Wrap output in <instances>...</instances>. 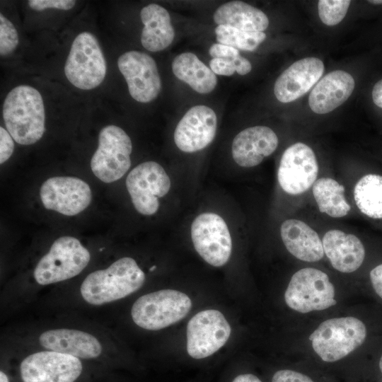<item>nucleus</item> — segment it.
Here are the masks:
<instances>
[{"instance_id":"1","label":"nucleus","mask_w":382,"mask_h":382,"mask_svg":"<svg viewBox=\"0 0 382 382\" xmlns=\"http://www.w3.org/2000/svg\"><path fill=\"white\" fill-rule=\"evenodd\" d=\"M145 274L132 257H125L108 267L90 273L83 281L80 291L92 305H103L123 299L139 289Z\"/></svg>"},{"instance_id":"2","label":"nucleus","mask_w":382,"mask_h":382,"mask_svg":"<svg viewBox=\"0 0 382 382\" xmlns=\"http://www.w3.org/2000/svg\"><path fill=\"white\" fill-rule=\"evenodd\" d=\"M7 131L16 142L30 145L38 141L45 130L43 100L35 88L21 85L7 94L3 105Z\"/></svg>"},{"instance_id":"3","label":"nucleus","mask_w":382,"mask_h":382,"mask_svg":"<svg viewBox=\"0 0 382 382\" xmlns=\"http://www.w3.org/2000/svg\"><path fill=\"white\" fill-rule=\"evenodd\" d=\"M191 308V299L186 294L161 289L140 296L132 305L131 316L139 327L158 330L182 320Z\"/></svg>"},{"instance_id":"4","label":"nucleus","mask_w":382,"mask_h":382,"mask_svg":"<svg viewBox=\"0 0 382 382\" xmlns=\"http://www.w3.org/2000/svg\"><path fill=\"white\" fill-rule=\"evenodd\" d=\"M90 259L89 251L79 240L69 236L59 237L37 262L34 278L40 285L71 279L86 268Z\"/></svg>"},{"instance_id":"5","label":"nucleus","mask_w":382,"mask_h":382,"mask_svg":"<svg viewBox=\"0 0 382 382\" xmlns=\"http://www.w3.org/2000/svg\"><path fill=\"white\" fill-rule=\"evenodd\" d=\"M366 336L362 321L354 317L335 318L323 322L309 336L322 360L335 361L361 346Z\"/></svg>"},{"instance_id":"6","label":"nucleus","mask_w":382,"mask_h":382,"mask_svg":"<svg viewBox=\"0 0 382 382\" xmlns=\"http://www.w3.org/2000/svg\"><path fill=\"white\" fill-rule=\"evenodd\" d=\"M106 70L105 59L96 36L89 32L79 33L64 64L69 81L79 89L91 90L103 82Z\"/></svg>"},{"instance_id":"7","label":"nucleus","mask_w":382,"mask_h":382,"mask_svg":"<svg viewBox=\"0 0 382 382\" xmlns=\"http://www.w3.org/2000/svg\"><path fill=\"white\" fill-rule=\"evenodd\" d=\"M130 137L115 125L104 127L98 135V149L91 160L94 175L105 183L120 179L131 166Z\"/></svg>"},{"instance_id":"8","label":"nucleus","mask_w":382,"mask_h":382,"mask_svg":"<svg viewBox=\"0 0 382 382\" xmlns=\"http://www.w3.org/2000/svg\"><path fill=\"white\" fill-rule=\"evenodd\" d=\"M287 306L291 309L306 313L321 311L335 306V288L325 272L306 267L297 271L291 277L284 294Z\"/></svg>"},{"instance_id":"9","label":"nucleus","mask_w":382,"mask_h":382,"mask_svg":"<svg viewBox=\"0 0 382 382\" xmlns=\"http://www.w3.org/2000/svg\"><path fill=\"white\" fill-rule=\"evenodd\" d=\"M170 185L167 173L155 161L139 164L126 179V187L134 208L146 216L157 212L160 205L158 198L169 192Z\"/></svg>"},{"instance_id":"10","label":"nucleus","mask_w":382,"mask_h":382,"mask_svg":"<svg viewBox=\"0 0 382 382\" xmlns=\"http://www.w3.org/2000/svg\"><path fill=\"white\" fill-rule=\"evenodd\" d=\"M191 238L195 250L210 265L221 267L229 260L232 241L225 221L214 213H203L192 221Z\"/></svg>"},{"instance_id":"11","label":"nucleus","mask_w":382,"mask_h":382,"mask_svg":"<svg viewBox=\"0 0 382 382\" xmlns=\"http://www.w3.org/2000/svg\"><path fill=\"white\" fill-rule=\"evenodd\" d=\"M231 326L221 312L214 309L199 311L187 325V351L193 359L211 356L228 341Z\"/></svg>"},{"instance_id":"12","label":"nucleus","mask_w":382,"mask_h":382,"mask_svg":"<svg viewBox=\"0 0 382 382\" xmlns=\"http://www.w3.org/2000/svg\"><path fill=\"white\" fill-rule=\"evenodd\" d=\"M40 197L45 209L74 216L89 206L92 192L88 184L79 178L57 176L42 183Z\"/></svg>"},{"instance_id":"13","label":"nucleus","mask_w":382,"mask_h":382,"mask_svg":"<svg viewBox=\"0 0 382 382\" xmlns=\"http://www.w3.org/2000/svg\"><path fill=\"white\" fill-rule=\"evenodd\" d=\"M82 369L79 358L54 351L30 354L20 366L23 382H74Z\"/></svg>"},{"instance_id":"14","label":"nucleus","mask_w":382,"mask_h":382,"mask_svg":"<svg viewBox=\"0 0 382 382\" xmlns=\"http://www.w3.org/2000/svg\"><path fill=\"white\" fill-rule=\"evenodd\" d=\"M117 66L133 99L146 103L156 98L161 80L156 63L150 55L135 50L127 52L118 58Z\"/></svg>"},{"instance_id":"15","label":"nucleus","mask_w":382,"mask_h":382,"mask_svg":"<svg viewBox=\"0 0 382 382\" xmlns=\"http://www.w3.org/2000/svg\"><path fill=\"white\" fill-rule=\"evenodd\" d=\"M318 165L308 145L298 142L288 147L282 156L277 179L282 190L290 195L307 191L316 180Z\"/></svg>"},{"instance_id":"16","label":"nucleus","mask_w":382,"mask_h":382,"mask_svg":"<svg viewBox=\"0 0 382 382\" xmlns=\"http://www.w3.org/2000/svg\"><path fill=\"white\" fill-rule=\"evenodd\" d=\"M216 129L215 112L207 105H195L178 123L173 134L174 141L183 152L198 151L214 140Z\"/></svg>"},{"instance_id":"17","label":"nucleus","mask_w":382,"mask_h":382,"mask_svg":"<svg viewBox=\"0 0 382 382\" xmlns=\"http://www.w3.org/2000/svg\"><path fill=\"white\" fill-rule=\"evenodd\" d=\"M323 62L316 57L299 59L289 66L277 78L274 86L277 99L290 103L306 93L322 76Z\"/></svg>"},{"instance_id":"18","label":"nucleus","mask_w":382,"mask_h":382,"mask_svg":"<svg viewBox=\"0 0 382 382\" xmlns=\"http://www.w3.org/2000/svg\"><path fill=\"white\" fill-rule=\"evenodd\" d=\"M278 142L277 134L270 127H250L240 132L233 139L232 156L241 167H254L276 150Z\"/></svg>"},{"instance_id":"19","label":"nucleus","mask_w":382,"mask_h":382,"mask_svg":"<svg viewBox=\"0 0 382 382\" xmlns=\"http://www.w3.org/2000/svg\"><path fill=\"white\" fill-rule=\"evenodd\" d=\"M39 342L47 349L79 359L96 358L102 352L101 344L96 337L79 330H49L40 335Z\"/></svg>"},{"instance_id":"20","label":"nucleus","mask_w":382,"mask_h":382,"mask_svg":"<svg viewBox=\"0 0 382 382\" xmlns=\"http://www.w3.org/2000/svg\"><path fill=\"white\" fill-rule=\"evenodd\" d=\"M354 86L353 77L347 71H331L312 89L308 97L309 106L317 114L332 112L349 98Z\"/></svg>"},{"instance_id":"21","label":"nucleus","mask_w":382,"mask_h":382,"mask_svg":"<svg viewBox=\"0 0 382 382\" xmlns=\"http://www.w3.org/2000/svg\"><path fill=\"white\" fill-rule=\"evenodd\" d=\"M324 253L332 267L345 273L357 270L365 257L361 241L354 235L340 230H330L323 238Z\"/></svg>"},{"instance_id":"22","label":"nucleus","mask_w":382,"mask_h":382,"mask_svg":"<svg viewBox=\"0 0 382 382\" xmlns=\"http://www.w3.org/2000/svg\"><path fill=\"white\" fill-rule=\"evenodd\" d=\"M280 233L286 248L296 258L313 262L323 257L322 241L303 221L295 219L285 220L281 225Z\"/></svg>"},{"instance_id":"23","label":"nucleus","mask_w":382,"mask_h":382,"mask_svg":"<svg viewBox=\"0 0 382 382\" xmlns=\"http://www.w3.org/2000/svg\"><path fill=\"white\" fill-rule=\"evenodd\" d=\"M140 18L144 24L141 42L146 50L159 52L172 43L175 31L170 14L165 8L150 4L141 9Z\"/></svg>"},{"instance_id":"24","label":"nucleus","mask_w":382,"mask_h":382,"mask_svg":"<svg viewBox=\"0 0 382 382\" xmlns=\"http://www.w3.org/2000/svg\"><path fill=\"white\" fill-rule=\"evenodd\" d=\"M213 18L218 25L231 26L245 31L262 32L269 25V19L264 12L241 1L221 5L214 12Z\"/></svg>"},{"instance_id":"25","label":"nucleus","mask_w":382,"mask_h":382,"mask_svg":"<svg viewBox=\"0 0 382 382\" xmlns=\"http://www.w3.org/2000/svg\"><path fill=\"white\" fill-rule=\"evenodd\" d=\"M172 70L178 79L199 93L212 92L217 83L216 74L192 52L176 56L172 62Z\"/></svg>"},{"instance_id":"26","label":"nucleus","mask_w":382,"mask_h":382,"mask_svg":"<svg viewBox=\"0 0 382 382\" xmlns=\"http://www.w3.org/2000/svg\"><path fill=\"white\" fill-rule=\"evenodd\" d=\"M313 195L321 213L333 218L346 216L351 207L345 197V187L330 178H321L313 185Z\"/></svg>"},{"instance_id":"27","label":"nucleus","mask_w":382,"mask_h":382,"mask_svg":"<svg viewBox=\"0 0 382 382\" xmlns=\"http://www.w3.org/2000/svg\"><path fill=\"white\" fill-rule=\"evenodd\" d=\"M354 198L361 213L372 219H382V176H363L354 186Z\"/></svg>"},{"instance_id":"28","label":"nucleus","mask_w":382,"mask_h":382,"mask_svg":"<svg viewBox=\"0 0 382 382\" xmlns=\"http://www.w3.org/2000/svg\"><path fill=\"white\" fill-rule=\"evenodd\" d=\"M215 34L218 43L244 51H254L265 40L263 32L239 30L227 25H217Z\"/></svg>"},{"instance_id":"29","label":"nucleus","mask_w":382,"mask_h":382,"mask_svg":"<svg viewBox=\"0 0 382 382\" xmlns=\"http://www.w3.org/2000/svg\"><path fill=\"white\" fill-rule=\"evenodd\" d=\"M349 0H320L318 2V16L327 25L332 26L340 23L348 11Z\"/></svg>"},{"instance_id":"30","label":"nucleus","mask_w":382,"mask_h":382,"mask_svg":"<svg viewBox=\"0 0 382 382\" xmlns=\"http://www.w3.org/2000/svg\"><path fill=\"white\" fill-rule=\"evenodd\" d=\"M209 66L215 74L226 76H232L236 71L239 75H245L252 69L250 62L241 55L234 59L212 58Z\"/></svg>"},{"instance_id":"31","label":"nucleus","mask_w":382,"mask_h":382,"mask_svg":"<svg viewBox=\"0 0 382 382\" xmlns=\"http://www.w3.org/2000/svg\"><path fill=\"white\" fill-rule=\"evenodd\" d=\"M18 32L13 24L2 13L0 14V54H11L18 45Z\"/></svg>"},{"instance_id":"32","label":"nucleus","mask_w":382,"mask_h":382,"mask_svg":"<svg viewBox=\"0 0 382 382\" xmlns=\"http://www.w3.org/2000/svg\"><path fill=\"white\" fill-rule=\"evenodd\" d=\"M76 4L74 0H30L29 6L37 11H41L47 8H56L59 10H69Z\"/></svg>"},{"instance_id":"33","label":"nucleus","mask_w":382,"mask_h":382,"mask_svg":"<svg viewBox=\"0 0 382 382\" xmlns=\"http://www.w3.org/2000/svg\"><path fill=\"white\" fill-rule=\"evenodd\" d=\"M14 150L13 139L9 132L0 127V163H5Z\"/></svg>"},{"instance_id":"34","label":"nucleus","mask_w":382,"mask_h":382,"mask_svg":"<svg viewBox=\"0 0 382 382\" xmlns=\"http://www.w3.org/2000/svg\"><path fill=\"white\" fill-rule=\"evenodd\" d=\"M272 382H313V381L301 373L284 369L277 371L273 375Z\"/></svg>"},{"instance_id":"35","label":"nucleus","mask_w":382,"mask_h":382,"mask_svg":"<svg viewBox=\"0 0 382 382\" xmlns=\"http://www.w3.org/2000/svg\"><path fill=\"white\" fill-rule=\"evenodd\" d=\"M209 53L212 58L219 59H234L241 55L238 50L220 43L213 44Z\"/></svg>"},{"instance_id":"36","label":"nucleus","mask_w":382,"mask_h":382,"mask_svg":"<svg viewBox=\"0 0 382 382\" xmlns=\"http://www.w3.org/2000/svg\"><path fill=\"white\" fill-rule=\"evenodd\" d=\"M370 279L375 291L382 299V264L371 271Z\"/></svg>"},{"instance_id":"37","label":"nucleus","mask_w":382,"mask_h":382,"mask_svg":"<svg viewBox=\"0 0 382 382\" xmlns=\"http://www.w3.org/2000/svg\"><path fill=\"white\" fill-rule=\"evenodd\" d=\"M372 99L376 105L382 108V79L376 82L374 86Z\"/></svg>"},{"instance_id":"38","label":"nucleus","mask_w":382,"mask_h":382,"mask_svg":"<svg viewBox=\"0 0 382 382\" xmlns=\"http://www.w3.org/2000/svg\"><path fill=\"white\" fill-rule=\"evenodd\" d=\"M232 382H262L256 376L251 374H244L236 376Z\"/></svg>"},{"instance_id":"39","label":"nucleus","mask_w":382,"mask_h":382,"mask_svg":"<svg viewBox=\"0 0 382 382\" xmlns=\"http://www.w3.org/2000/svg\"><path fill=\"white\" fill-rule=\"evenodd\" d=\"M0 382H9L8 376L3 371L0 372Z\"/></svg>"},{"instance_id":"40","label":"nucleus","mask_w":382,"mask_h":382,"mask_svg":"<svg viewBox=\"0 0 382 382\" xmlns=\"http://www.w3.org/2000/svg\"><path fill=\"white\" fill-rule=\"evenodd\" d=\"M368 2L374 4H382V0H372V1H368Z\"/></svg>"},{"instance_id":"41","label":"nucleus","mask_w":382,"mask_h":382,"mask_svg":"<svg viewBox=\"0 0 382 382\" xmlns=\"http://www.w3.org/2000/svg\"><path fill=\"white\" fill-rule=\"evenodd\" d=\"M379 368H380V370H381V371L382 373V356H381V357L380 359V361H379Z\"/></svg>"}]
</instances>
